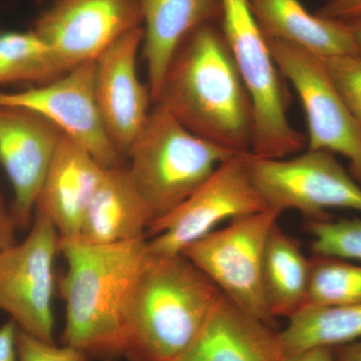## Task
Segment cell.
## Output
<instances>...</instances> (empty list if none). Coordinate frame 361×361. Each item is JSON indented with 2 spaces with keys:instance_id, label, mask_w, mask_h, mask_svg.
Segmentation results:
<instances>
[{
  "instance_id": "cell-13",
  "label": "cell",
  "mask_w": 361,
  "mask_h": 361,
  "mask_svg": "<svg viewBox=\"0 0 361 361\" xmlns=\"http://www.w3.org/2000/svg\"><path fill=\"white\" fill-rule=\"evenodd\" d=\"M142 37V26L135 28L94 61L97 111L106 135L125 160L146 123L152 102L149 85H142L137 71Z\"/></svg>"
},
{
  "instance_id": "cell-34",
  "label": "cell",
  "mask_w": 361,
  "mask_h": 361,
  "mask_svg": "<svg viewBox=\"0 0 361 361\" xmlns=\"http://www.w3.org/2000/svg\"><path fill=\"white\" fill-rule=\"evenodd\" d=\"M360 128H361V123H360Z\"/></svg>"
},
{
  "instance_id": "cell-18",
  "label": "cell",
  "mask_w": 361,
  "mask_h": 361,
  "mask_svg": "<svg viewBox=\"0 0 361 361\" xmlns=\"http://www.w3.org/2000/svg\"><path fill=\"white\" fill-rule=\"evenodd\" d=\"M152 222L149 208L123 164L104 169L78 239L92 245H111L147 238Z\"/></svg>"
},
{
  "instance_id": "cell-3",
  "label": "cell",
  "mask_w": 361,
  "mask_h": 361,
  "mask_svg": "<svg viewBox=\"0 0 361 361\" xmlns=\"http://www.w3.org/2000/svg\"><path fill=\"white\" fill-rule=\"evenodd\" d=\"M224 294L185 257L149 253L128 319L129 361H176L201 334Z\"/></svg>"
},
{
  "instance_id": "cell-33",
  "label": "cell",
  "mask_w": 361,
  "mask_h": 361,
  "mask_svg": "<svg viewBox=\"0 0 361 361\" xmlns=\"http://www.w3.org/2000/svg\"><path fill=\"white\" fill-rule=\"evenodd\" d=\"M0 202H4L2 201L1 195H0Z\"/></svg>"
},
{
  "instance_id": "cell-4",
  "label": "cell",
  "mask_w": 361,
  "mask_h": 361,
  "mask_svg": "<svg viewBox=\"0 0 361 361\" xmlns=\"http://www.w3.org/2000/svg\"><path fill=\"white\" fill-rule=\"evenodd\" d=\"M233 155L193 134L165 106L154 103L126 160L153 224L175 210Z\"/></svg>"
},
{
  "instance_id": "cell-14",
  "label": "cell",
  "mask_w": 361,
  "mask_h": 361,
  "mask_svg": "<svg viewBox=\"0 0 361 361\" xmlns=\"http://www.w3.org/2000/svg\"><path fill=\"white\" fill-rule=\"evenodd\" d=\"M63 133L26 109L0 106V165L13 190L18 229L30 227L42 183Z\"/></svg>"
},
{
  "instance_id": "cell-25",
  "label": "cell",
  "mask_w": 361,
  "mask_h": 361,
  "mask_svg": "<svg viewBox=\"0 0 361 361\" xmlns=\"http://www.w3.org/2000/svg\"><path fill=\"white\" fill-rule=\"evenodd\" d=\"M325 61L342 99L361 123V54L334 56Z\"/></svg>"
},
{
  "instance_id": "cell-19",
  "label": "cell",
  "mask_w": 361,
  "mask_h": 361,
  "mask_svg": "<svg viewBox=\"0 0 361 361\" xmlns=\"http://www.w3.org/2000/svg\"><path fill=\"white\" fill-rule=\"evenodd\" d=\"M267 39L299 45L323 59L358 54L348 23L310 13L299 0H249Z\"/></svg>"
},
{
  "instance_id": "cell-5",
  "label": "cell",
  "mask_w": 361,
  "mask_h": 361,
  "mask_svg": "<svg viewBox=\"0 0 361 361\" xmlns=\"http://www.w3.org/2000/svg\"><path fill=\"white\" fill-rule=\"evenodd\" d=\"M220 1L221 30L253 108L250 153L264 159H284L299 153L305 145V137L289 122L279 70L249 0Z\"/></svg>"
},
{
  "instance_id": "cell-22",
  "label": "cell",
  "mask_w": 361,
  "mask_h": 361,
  "mask_svg": "<svg viewBox=\"0 0 361 361\" xmlns=\"http://www.w3.org/2000/svg\"><path fill=\"white\" fill-rule=\"evenodd\" d=\"M63 73L33 30L0 33V85H44Z\"/></svg>"
},
{
  "instance_id": "cell-26",
  "label": "cell",
  "mask_w": 361,
  "mask_h": 361,
  "mask_svg": "<svg viewBox=\"0 0 361 361\" xmlns=\"http://www.w3.org/2000/svg\"><path fill=\"white\" fill-rule=\"evenodd\" d=\"M16 350L18 361H90L89 356L77 348L56 345L20 329L16 336Z\"/></svg>"
},
{
  "instance_id": "cell-30",
  "label": "cell",
  "mask_w": 361,
  "mask_h": 361,
  "mask_svg": "<svg viewBox=\"0 0 361 361\" xmlns=\"http://www.w3.org/2000/svg\"><path fill=\"white\" fill-rule=\"evenodd\" d=\"M281 361H336L334 348H313L288 356Z\"/></svg>"
},
{
  "instance_id": "cell-1",
  "label": "cell",
  "mask_w": 361,
  "mask_h": 361,
  "mask_svg": "<svg viewBox=\"0 0 361 361\" xmlns=\"http://www.w3.org/2000/svg\"><path fill=\"white\" fill-rule=\"evenodd\" d=\"M147 243V238L111 245L61 240L59 253L66 262L59 283L66 307L63 344L90 360L123 357L133 296L148 255Z\"/></svg>"
},
{
  "instance_id": "cell-20",
  "label": "cell",
  "mask_w": 361,
  "mask_h": 361,
  "mask_svg": "<svg viewBox=\"0 0 361 361\" xmlns=\"http://www.w3.org/2000/svg\"><path fill=\"white\" fill-rule=\"evenodd\" d=\"M310 266L298 241L276 223L266 242L262 263L263 296L275 320L289 319L305 306Z\"/></svg>"
},
{
  "instance_id": "cell-29",
  "label": "cell",
  "mask_w": 361,
  "mask_h": 361,
  "mask_svg": "<svg viewBox=\"0 0 361 361\" xmlns=\"http://www.w3.org/2000/svg\"><path fill=\"white\" fill-rule=\"evenodd\" d=\"M16 229L11 211L6 210L4 202H0V252L16 243Z\"/></svg>"
},
{
  "instance_id": "cell-7",
  "label": "cell",
  "mask_w": 361,
  "mask_h": 361,
  "mask_svg": "<svg viewBox=\"0 0 361 361\" xmlns=\"http://www.w3.org/2000/svg\"><path fill=\"white\" fill-rule=\"evenodd\" d=\"M247 165L268 208L299 211L311 220L329 219V209L361 213V185L331 152L308 149L292 159L248 153Z\"/></svg>"
},
{
  "instance_id": "cell-28",
  "label": "cell",
  "mask_w": 361,
  "mask_h": 361,
  "mask_svg": "<svg viewBox=\"0 0 361 361\" xmlns=\"http://www.w3.org/2000/svg\"><path fill=\"white\" fill-rule=\"evenodd\" d=\"M18 326L13 322H8L0 326V361H18L16 350Z\"/></svg>"
},
{
  "instance_id": "cell-12",
  "label": "cell",
  "mask_w": 361,
  "mask_h": 361,
  "mask_svg": "<svg viewBox=\"0 0 361 361\" xmlns=\"http://www.w3.org/2000/svg\"><path fill=\"white\" fill-rule=\"evenodd\" d=\"M94 61H87L61 77L32 89L0 92V106L39 114L63 134L85 147L104 168L123 165L104 129L94 94Z\"/></svg>"
},
{
  "instance_id": "cell-32",
  "label": "cell",
  "mask_w": 361,
  "mask_h": 361,
  "mask_svg": "<svg viewBox=\"0 0 361 361\" xmlns=\"http://www.w3.org/2000/svg\"><path fill=\"white\" fill-rule=\"evenodd\" d=\"M345 23H348L349 30H350L351 35H353L358 54H361V16L355 18V20L345 21Z\"/></svg>"
},
{
  "instance_id": "cell-17",
  "label": "cell",
  "mask_w": 361,
  "mask_h": 361,
  "mask_svg": "<svg viewBox=\"0 0 361 361\" xmlns=\"http://www.w3.org/2000/svg\"><path fill=\"white\" fill-rule=\"evenodd\" d=\"M279 331L223 297L194 343L176 361H281Z\"/></svg>"
},
{
  "instance_id": "cell-2",
  "label": "cell",
  "mask_w": 361,
  "mask_h": 361,
  "mask_svg": "<svg viewBox=\"0 0 361 361\" xmlns=\"http://www.w3.org/2000/svg\"><path fill=\"white\" fill-rule=\"evenodd\" d=\"M154 103L202 139L250 153L253 108L219 23L199 26L183 40Z\"/></svg>"
},
{
  "instance_id": "cell-15",
  "label": "cell",
  "mask_w": 361,
  "mask_h": 361,
  "mask_svg": "<svg viewBox=\"0 0 361 361\" xmlns=\"http://www.w3.org/2000/svg\"><path fill=\"white\" fill-rule=\"evenodd\" d=\"M104 169L82 145L61 135L35 205L51 221L61 240L80 237Z\"/></svg>"
},
{
  "instance_id": "cell-8",
  "label": "cell",
  "mask_w": 361,
  "mask_h": 361,
  "mask_svg": "<svg viewBox=\"0 0 361 361\" xmlns=\"http://www.w3.org/2000/svg\"><path fill=\"white\" fill-rule=\"evenodd\" d=\"M247 154H235L223 161L186 200L149 226V253L180 254L225 221L268 209L251 179Z\"/></svg>"
},
{
  "instance_id": "cell-9",
  "label": "cell",
  "mask_w": 361,
  "mask_h": 361,
  "mask_svg": "<svg viewBox=\"0 0 361 361\" xmlns=\"http://www.w3.org/2000/svg\"><path fill=\"white\" fill-rule=\"evenodd\" d=\"M30 228L25 240L0 252V311L18 329L54 342V264L61 237L37 209Z\"/></svg>"
},
{
  "instance_id": "cell-10",
  "label": "cell",
  "mask_w": 361,
  "mask_h": 361,
  "mask_svg": "<svg viewBox=\"0 0 361 361\" xmlns=\"http://www.w3.org/2000/svg\"><path fill=\"white\" fill-rule=\"evenodd\" d=\"M267 42L279 73L288 78L302 104L307 120L308 149H323L348 159L351 175L361 185L360 123L339 94L325 59L283 40Z\"/></svg>"
},
{
  "instance_id": "cell-16",
  "label": "cell",
  "mask_w": 361,
  "mask_h": 361,
  "mask_svg": "<svg viewBox=\"0 0 361 361\" xmlns=\"http://www.w3.org/2000/svg\"><path fill=\"white\" fill-rule=\"evenodd\" d=\"M144 37L142 58L148 71L152 103L178 47L194 30L206 23H220V0H140Z\"/></svg>"
},
{
  "instance_id": "cell-31",
  "label": "cell",
  "mask_w": 361,
  "mask_h": 361,
  "mask_svg": "<svg viewBox=\"0 0 361 361\" xmlns=\"http://www.w3.org/2000/svg\"><path fill=\"white\" fill-rule=\"evenodd\" d=\"M334 349L336 361H361V339Z\"/></svg>"
},
{
  "instance_id": "cell-11",
  "label": "cell",
  "mask_w": 361,
  "mask_h": 361,
  "mask_svg": "<svg viewBox=\"0 0 361 361\" xmlns=\"http://www.w3.org/2000/svg\"><path fill=\"white\" fill-rule=\"evenodd\" d=\"M141 26L140 0H54L32 30L68 73Z\"/></svg>"
},
{
  "instance_id": "cell-21",
  "label": "cell",
  "mask_w": 361,
  "mask_h": 361,
  "mask_svg": "<svg viewBox=\"0 0 361 361\" xmlns=\"http://www.w3.org/2000/svg\"><path fill=\"white\" fill-rule=\"evenodd\" d=\"M284 356L313 348H336L360 341L361 303L305 306L279 331Z\"/></svg>"
},
{
  "instance_id": "cell-24",
  "label": "cell",
  "mask_w": 361,
  "mask_h": 361,
  "mask_svg": "<svg viewBox=\"0 0 361 361\" xmlns=\"http://www.w3.org/2000/svg\"><path fill=\"white\" fill-rule=\"evenodd\" d=\"M313 255L361 262V219L311 220Z\"/></svg>"
},
{
  "instance_id": "cell-6",
  "label": "cell",
  "mask_w": 361,
  "mask_h": 361,
  "mask_svg": "<svg viewBox=\"0 0 361 361\" xmlns=\"http://www.w3.org/2000/svg\"><path fill=\"white\" fill-rule=\"evenodd\" d=\"M280 215L268 208L236 218L182 252L239 310L274 329L276 320L263 296L262 263L266 242Z\"/></svg>"
},
{
  "instance_id": "cell-27",
  "label": "cell",
  "mask_w": 361,
  "mask_h": 361,
  "mask_svg": "<svg viewBox=\"0 0 361 361\" xmlns=\"http://www.w3.org/2000/svg\"><path fill=\"white\" fill-rule=\"evenodd\" d=\"M316 14L329 20H355L361 16V0H329Z\"/></svg>"
},
{
  "instance_id": "cell-23",
  "label": "cell",
  "mask_w": 361,
  "mask_h": 361,
  "mask_svg": "<svg viewBox=\"0 0 361 361\" xmlns=\"http://www.w3.org/2000/svg\"><path fill=\"white\" fill-rule=\"evenodd\" d=\"M310 264L305 306L326 307L361 303V264L316 255L310 259Z\"/></svg>"
}]
</instances>
